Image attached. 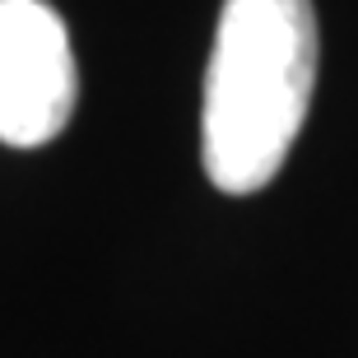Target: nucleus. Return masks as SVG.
Returning <instances> with one entry per match:
<instances>
[{"mask_svg": "<svg viewBox=\"0 0 358 358\" xmlns=\"http://www.w3.org/2000/svg\"><path fill=\"white\" fill-rule=\"evenodd\" d=\"M80 70L47 0H0V145L38 149L70 126Z\"/></svg>", "mask_w": 358, "mask_h": 358, "instance_id": "2", "label": "nucleus"}, {"mask_svg": "<svg viewBox=\"0 0 358 358\" xmlns=\"http://www.w3.org/2000/svg\"><path fill=\"white\" fill-rule=\"evenodd\" d=\"M312 0H224L200 107V159L224 196L275 182L312 107Z\"/></svg>", "mask_w": 358, "mask_h": 358, "instance_id": "1", "label": "nucleus"}]
</instances>
